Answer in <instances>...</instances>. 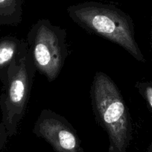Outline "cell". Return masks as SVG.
I'll use <instances>...</instances> for the list:
<instances>
[{
    "label": "cell",
    "instance_id": "6da1fadb",
    "mask_svg": "<svg viewBox=\"0 0 152 152\" xmlns=\"http://www.w3.org/2000/svg\"><path fill=\"white\" fill-rule=\"evenodd\" d=\"M90 97L96 122L108 135V152H127L133 138L132 123L119 87L107 75L96 72Z\"/></svg>",
    "mask_w": 152,
    "mask_h": 152
},
{
    "label": "cell",
    "instance_id": "7a4b0ae2",
    "mask_svg": "<svg viewBox=\"0 0 152 152\" xmlns=\"http://www.w3.org/2000/svg\"><path fill=\"white\" fill-rule=\"evenodd\" d=\"M66 11L72 21L84 30L119 45L137 61H143L132 20L120 8L110 4L85 2L68 7Z\"/></svg>",
    "mask_w": 152,
    "mask_h": 152
},
{
    "label": "cell",
    "instance_id": "3957f363",
    "mask_svg": "<svg viewBox=\"0 0 152 152\" xmlns=\"http://www.w3.org/2000/svg\"><path fill=\"white\" fill-rule=\"evenodd\" d=\"M37 70L29 49L26 55L9 67L0 96L2 122L9 138L17 134L26 113Z\"/></svg>",
    "mask_w": 152,
    "mask_h": 152
},
{
    "label": "cell",
    "instance_id": "277c9868",
    "mask_svg": "<svg viewBox=\"0 0 152 152\" xmlns=\"http://www.w3.org/2000/svg\"><path fill=\"white\" fill-rule=\"evenodd\" d=\"M65 28L41 19L31 27L26 42L36 70L49 82L59 76L68 56Z\"/></svg>",
    "mask_w": 152,
    "mask_h": 152
},
{
    "label": "cell",
    "instance_id": "5b68a950",
    "mask_svg": "<svg viewBox=\"0 0 152 152\" xmlns=\"http://www.w3.org/2000/svg\"><path fill=\"white\" fill-rule=\"evenodd\" d=\"M32 132L38 138L49 143L55 152H85L71 123L65 117L49 109L40 112Z\"/></svg>",
    "mask_w": 152,
    "mask_h": 152
},
{
    "label": "cell",
    "instance_id": "8992f818",
    "mask_svg": "<svg viewBox=\"0 0 152 152\" xmlns=\"http://www.w3.org/2000/svg\"><path fill=\"white\" fill-rule=\"evenodd\" d=\"M28 46L26 40L14 36L0 38V81L5 82L9 67L26 55Z\"/></svg>",
    "mask_w": 152,
    "mask_h": 152
},
{
    "label": "cell",
    "instance_id": "52a82bcc",
    "mask_svg": "<svg viewBox=\"0 0 152 152\" xmlns=\"http://www.w3.org/2000/svg\"><path fill=\"white\" fill-rule=\"evenodd\" d=\"M23 15V0H0V26H18Z\"/></svg>",
    "mask_w": 152,
    "mask_h": 152
},
{
    "label": "cell",
    "instance_id": "ba28073f",
    "mask_svg": "<svg viewBox=\"0 0 152 152\" xmlns=\"http://www.w3.org/2000/svg\"><path fill=\"white\" fill-rule=\"evenodd\" d=\"M137 87L141 94L145 98L146 100L148 102L149 105L152 108V85L149 84H143L139 83L137 84Z\"/></svg>",
    "mask_w": 152,
    "mask_h": 152
},
{
    "label": "cell",
    "instance_id": "9c48e42d",
    "mask_svg": "<svg viewBox=\"0 0 152 152\" xmlns=\"http://www.w3.org/2000/svg\"><path fill=\"white\" fill-rule=\"evenodd\" d=\"M9 137L5 125L2 122H0V151L2 150L6 145Z\"/></svg>",
    "mask_w": 152,
    "mask_h": 152
},
{
    "label": "cell",
    "instance_id": "30bf717a",
    "mask_svg": "<svg viewBox=\"0 0 152 152\" xmlns=\"http://www.w3.org/2000/svg\"><path fill=\"white\" fill-rule=\"evenodd\" d=\"M147 152H152V144H151L150 145H149V147L148 148Z\"/></svg>",
    "mask_w": 152,
    "mask_h": 152
}]
</instances>
